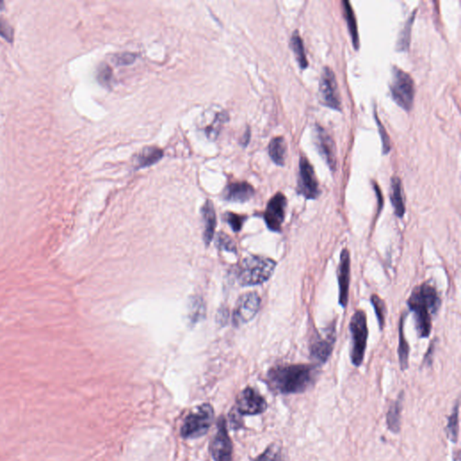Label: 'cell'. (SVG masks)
Returning <instances> with one entry per match:
<instances>
[{
  "mask_svg": "<svg viewBox=\"0 0 461 461\" xmlns=\"http://www.w3.org/2000/svg\"><path fill=\"white\" fill-rule=\"evenodd\" d=\"M0 37L4 38V39L8 41V42H13V28H11L10 23L2 19H0Z\"/></svg>",
  "mask_w": 461,
  "mask_h": 461,
  "instance_id": "1f68e13d",
  "label": "cell"
},
{
  "mask_svg": "<svg viewBox=\"0 0 461 461\" xmlns=\"http://www.w3.org/2000/svg\"><path fill=\"white\" fill-rule=\"evenodd\" d=\"M350 253L347 249L342 250L338 268L339 303L344 308L347 306L349 289H350L351 273Z\"/></svg>",
  "mask_w": 461,
  "mask_h": 461,
  "instance_id": "9a60e30c",
  "label": "cell"
},
{
  "mask_svg": "<svg viewBox=\"0 0 461 461\" xmlns=\"http://www.w3.org/2000/svg\"><path fill=\"white\" fill-rule=\"evenodd\" d=\"M277 262L262 256H249L241 262L238 280L242 286H256L268 282L273 276Z\"/></svg>",
  "mask_w": 461,
  "mask_h": 461,
  "instance_id": "3957f363",
  "label": "cell"
},
{
  "mask_svg": "<svg viewBox=\"0 0 461 461\" xmlns=\"http://www.w3.org/2000/svg\"><path fill=\"white\" fill-rule=\"evenodd\" d=\"M112 78H113V72H112L111 68L108 64H100L99 70H97V81L99 84L105 86V87H110Z\"/></svg>",
  "mask_w": 461,
  "mask_h": 461,
  "instance_id": "83f0119b",
  "label": "cell"
},
{
  "mask_svg": "<svg viewBox=\"0 0 461 461\" xmlns=\"http://www.w3.org/2000/svg\"><path fill=\"white\" fill-rule=\"evenodd\" d=\"M212 457L215 461H232L233 444L226 430L224 418L218 421L217 431L211 445Z\"/></svg>",
  "mask_w": 461,
  "mask_h": 461,
  "instance_id": "7c38bea8",
  "label": "cell"
},
{
  "mask_svg": "<svg viewBox=\"0 0 461 461\" xmlns=\"http://www.w3.org/2000/svg\"><path fill=\"white\" fill-rule=\"evenodd\" d=\"M261 306V297L255 292L242 295L236 304L233 312V324L235 326H242L252 321L258 314Z\"/></svg>",
  "mask_w": 461,
  "mask_h": 461,
  "instance_id": "30bf717a",
  "label": "cell"
},
{
  "mask_svg": "<svg viewBox=\"0 0 461 461\" xmlns=\"http://www.w3.org/2000/svg\"><path fill=\"white\" fill-rule=\"evenodd\" d=\"M253 461H286L282 446L273 443Z\"/></svg>",
  "mask_w": 461,
  "mask_h": 461,
  "instance_id": "484cf974",
  "label": "cell"
},
{
  "mask_svg": "<svg viewBox=\"0 0 461 461\" xmlns=\"http://www.w3.org/2000/svg\"><path fill=\"white\" fill-rule=\"evenodd\" d=\"M297 193L306 199H316L321 193L314 168L306 157L300 159Z\"/></svg>",
  "mask_w": 461,
  "mask_h": 461,
  "instance_id": "9c48e42d",
  "label": "cell"
},
{
  "mask_svg": "<svg viewBox=\"0 0 461 461\" xmlns=\"http://www.w3.org/2000/svg\"><path fill=\"white\" fill-rule=\"evenodd\" d=\"M321 102L328 108L342 111V101L340 97L338 85L335 73L330 68H324L319 87Z\"/></svg>",
  "mask_w": 461,
  "mask_h": 461,
  "instance_id": "ba28073f",
  "label": "cell"
},
{
  "mask_svg": "<svg viewBox=\"0 0 461 461\" xmlns=\"http://www.w3.org/2000/svg\"><path fill=\"white\" fill-rule=\"evenodd\" d=\"M318 373L314 365L277 366L268 371L267 382L276 394H301L315 385Z\"/></svg>",
  "mask_w": 461,
  "mask_h": 461,
  "instance_id": "6da1fadb",
  "label": "cell"
},
{
  "mask_svg": "<svg viewBox=\"0 0 461 461\" xmlns=\"http://www.w3.org/2000/svg\"><path fill=\"white\" fill-rule=\"evenodd\" d=\"M315 139L316 147L322 157L324 158L331 170H335L336 168V148L335 141L329 134L320 126H316L315 129Z\"/></svg>",
  "mask_w": 461,
  "mask_h": 461,
  "instance_id": "5bb4252c",
  "label": "cell"
},
{
  "mask_svg": "<svg viewBox=\"0 0 461 461\" xmlns=\"http://www.w3.org/2000/svg\"><path fill=\"white\" fill-rule=\"evenodd\" d=\"M371 303L373 304L375 312H376L378 324H380V329L382 330L384 324H385L386 319L385 303H384V301L377 295H372Z\"/></svg>",
  "mask_w": 461,
  "mask_h": 461,
  "instance_id": "4316f807",
  "label": "cell"
},
{
  "mask_svg": "<svg viewBox=\"0 0 461 461\" xmlns=\"http://www.w3.org/2000/svg\"><path fill=\"white\" fill-rule=\"evenodd\" d=\"M214 421V409L209 404L197 406L184 420L180 434L184 439H197L205 435Z\"/></svg>",
  "mask_w": 461,
  "mask_h": 461,
  "instance_id": "277c9868",
  "label": "cell"
},
{
  "mask_svg": "<svg viewBox=\"0 0 461 461\" xmlns=\"http://www.w3.org/2000/svg\"><path fill=\"white\" fill-rule=\"evenodd\" d=\"M226 220L235 232H239V230L242 229V224L244 223L245 217L240 215L228 213V214L226 215Z\"/></svg>",
  "mask_w": 461,
  "mask_h": 461,
  "instance_id": "4dcf8cb0",
  "label": "cell"
},
{
  "mask_svg": "<svg viewBox=\"0 0 461 461\" xmlns=\"http://www.w3.org/2000/svg\"><path fill=\"white\" fill-rule=\"evenodd\" d=\"M217 244L221 249L229 251V252H235V245L233 244V241L228 236L224 235V233L218 235Z\"/></svg>",
  "mask_w": 461,
  "mask_h": 461,
  "instance_id": "d6a6232c",
  "label": "cell"
},
{
  "mask_svg": "<svg viewBox=\"0 0 461 461\" xmlns=\"http://www.w3.org/2000/svg\"><path fill=\"white\" fill-rule=\"evenodd\" d=\"M409 306L415 314V327L419 337L427 338L431 331L433 315L438 311L440 300L435 286L424 283L418 286L410 295Z\"/></svg>",
  "mask_w": 461,
  "mask_h": 461,
  "instance_id": "7a4b0ae2",
  "label": "cell"
},
{
  "mask_svg": "<svg viewBox=\"0 0 461 461\" xmlns=\"http://www.w3.org/2000/svg\"><path fill=\"white\" fill-rule=\"evenodd\" d=\"M135 61V55L134 53L125 52L120 53L115 57V63L118 65L131 64Z\"/></svg>",
  "mask_w": 461,
  "mask_h": 461,
  "instance_id": "836d02e7",
  "label": "cell"
},
{
  "mask_svg": "<svg viewBox=\"0 0 461 461\" xmlns=\"http://www.w3.org/2000/svg\"><path fill=\"white\" fill-rule=\"evenodd\" d=\"M391 202L393 208L395 209V214L398 217H403L406 213V206H404L403 191H402V184L400 179L398 177L392 179L391 182Z\"/></svg>",
  "mask_w": 461,
  "mask_h": 461,
  "instance_id": "d6986e66",
  "label": "cell"
},
{
  "mask_svg": "<svg viewBox=\"0 0 461 461\" xmlns=\"http://www.w3.org/2000/svg\"><path fill=\"white\" fill-rule=\"evenodd\" d=\"M267 409L265 398L255 389L247 388L239 395L235 410L240 415H256Z\"/></svg>",
  "mask_w": 461,
  "mask_h": 461,
  "instance_id": "8fae6325",
  "label": "cell"
},
{
  "mask_svg": "<svg viewBox=\"0 0 461 461\" xmlns=\"http://www.w3.org/2000/svg\"><path fill=\"white\" fill-rule=\"evenodd\" d=\"M250 137H251V131H250V129H248L246 133H245V134L244 135V138H242V146H246L247 144H249Z\"/></svg>",
  "mask_w": 461,
  "mask_h": 461,
  "instance_id": "e575fe53",
  "label": "cell"
},
{
  "mask_svg": "<svg viewBox=\"0 0 461 461\" xmlns=\"http://www.w3.org/2000/svg\"><path fill=\"white\" fill-rule=\"evenodd\" d=\"M390 92L400 108L406 111L411 110L415 99V84L409 73L398 67L393 68Z\"/></svg>",
  "mask_w": 461,
  "mask_h": 461,
  "instance_id": "8992f818",
  "label": "cell"
},
{
  "mask_svg": "<svg viewBox=\"0 0 461 461\" xmlns=\"http://www.w3.org/2000/svg\"><path fill=\"white\" fill-rule=\"evenodd\" d=\"M291 47L293 50L295 58H297L301 69H306L308 67V61H307L306 52H304L302 38L300 37L297 31H295L293 35H292Z\"/></svg>",
  "mask_w": 461,
  "mask_h": 461,
  "instance_id": "cb8c5ba5",
  "label": "cell"
},
{
  "mask_svg": "<svg viewBox=\"0 0 461 461\" xmlns=\"http://www.w3.org/2000/svg\"><path fill=\"white\" fill-rule=\"evenodd\" d=\"M375 118H376L378 132H380L381 139H382L383 153L384 155H386V153H389L390 149H391V146H390V139L389 135L386 134V129L384 128L382 124H381L380 119H378L376 110H375Z\"/></svg>",
  "mask_w": 461,
  "mask_h": 461,
  "instance_id": "f546056e",
  "label": "cell"
},
{
  "mask_svg": "<svg viewBox=\"0 0 461 461\" xmlns=\"http://www.w3.org/2000/svg\"><path fill=\"white\" fill-rule=\"evenodd\" d=\"M336 341L335 324L326 328L322 335H316L310 344V356L318 364H324L333 353Z\"/></svg>",
  "mask_w": 461,
  "mask_h": 461,
  "instance_id": "52a82bcc",
  "label": "cell"
},
{
  "mask_svg": "<svg viewBox=\"0 0 461 461\" xmlns=\"http://www.w3.org/2000/svg\"><path fill=\"white\" fill-rule=\"evenodd\" d=\"M255 194L252 185L247 182L233 183L224 191V199L230 202L244 203L250 200Z\"/></svg>",
  "mask_w": 461,
  "mask_h": 461,
  "instance_id": "2e32d148",
  "label": "cell"
},
{
  "mask_svg": "<svg viewBox=\"0 0 461 461\" xmlns=\"http://www.w3.org/2000/svg\"><path fill=\"white\" fill-rule=\"evenodd\" d=\"M459 401L455 404L453 411H452L450 418H448V424L446 427L447 431V437L451 442L456 443L458 442V437H459Z\"/></svg>",
  "mask_w": 461,
  "mask_h": 461,
  "instance_id": "d4e9b609",
  "label": "cell"
},
{
  "mask_svg": "<svg viewBox=\"0 0 461 461\" xmlns=\"http://www.w3.org/2000/svg\"><path fill=\"white\" fill-rule=\"evenodd\" d=\"M413 19H415V14H413L412 17H410L409 22H407L406 26H404V29L400 35V38H399L398 50H402V51H403V50L409 49L411 28H412Z\"/></svg>",
  "mask_w": 461,
  "mask_h": 461,
  "instance_id": "f1b7e54d",
  "label": "cell"
},
{
  "mask_svg": "<svg viewBox=\"0 0 461 461\" xmlns=\"http://www.w3.org/2000/svg\"><path fill=\"white\" fill-rule=\"evenodd\" d=\"M3 8H4V4H3V2H0V10H3Z\"/></svg>",
  "mask_w": 461,
  "mask_h": 461,
  "instance_id": "d590c367",
  "label": "cell"
},
{
  "mask_svg": "<svg viewBox=\"0 0 461 461\" xmlns=\"http://www.w3.org/2000/svg\"><path fill=\"white\" fill-rule=\"evenodd\" d=\"M268 155L271 159L279 166L285 164L286 144L283 137L273 138L268 146Z\"/></svg>",
  "mask_w": 461,
  "mask_h": 461,
  "instance_id": "44dd1931",
  "label": "cell"
},
{
  "mask_svg": "<svg viewBox=\"0 0 461 461\" xmlns=\"http://www.w3.org/2000/svg\"><path fill=\"white\" fill-rule=\"evenodd\" d=\"M404 392L399 395L398 400L390 404L386 413V424L393 433H398L401 429V413L403 409Z\"/></svg>",
  "mask_w": 461,
  "mask_h": 461,
  "instance_id": "ac0fdd59",
  "label": "cell"
},
{
  "mask_svg": "<svg viewBox=\"0 0 461 461\" xmlns=\"http://www.w3.org/2000/svg\"><path fill=\"white\" fill-rule=\"evenodd\" d=\"M201 212H202L204 223V242L206 245H209L214 237L215 226H217V215H215L214 205L211 200H206Z\"/></svg>",
  "mask_w": 461,
  "mask_h": 461,
  "instance_id": "e0dca14e",
  "label": "cell"
},
{
  "mask_svg": "<svg viewBox=\"0 0 461 461\" xmlns=\"http://www.w3.org/2000/svg\"><path fill=\"white\" fill-rule=\"evenodd\" d=\"M164 157V150L156 146L146 147L137 159V168L152 166Z\"/></svg>",
  "mask_w": 461,
  "mask_h": 461,
  "instance_id": "ffe728a7",
  "label": "cell"
},
{
  "mask_svg": "<svg viewBox=\"0 0 461 461\" xmlns=\"http://www.w3.org/2000/svg\"><path fill=\"white\" fill-rule=\"evenodd\" d=\"M286 205L288 201L282 193H277L268 201L264 213V220L268 229L273 232H280L285 219Z\"/></svg>",
  "mask_w": 461,
  "mask_h": 461,
  "instance_id": "4fadbf2b",
  "label": "cell"
},
{
  "mask_svg": "<svg viewBox=\"0 0 461 461\" xmlns=\"http://www.w3.org/2000/svg\"><path fill=\"white\" fill-rule=\"evenodd\" d=\"M404 318L402 317L400 327H399L398 349L399 362H400L402 371H406L409 368V345L407 344L406 336H404Z\"/></svg>",
  "mask_w": 461,
  "mask_h": 461,
  "instance_id": "603a6c76",
  "label": "cell"
},
{
  "mask_svg": "<svg viewBox=\"0 0 461 461\" xmlns=\"http://www.w3.org/2000/svg\"><path fill=\"white\" fill-rule=\"evenodd\" d=\"M351 335V360L356 367H360L364 360L367 347L368 325L367 316L362 310H357L351 318L350 324Z\"/></svg>",
  "mask_w": 461,
  "mask_h": 461,
  "instance_id": "5b68a950",
  "label": "cell"
},
{
  "mask_svg": "<svg viewBox=\"0 0 461 461\" xmlns=\"http://www.w3.org/2000/svg\"><path fill=\"white\" fill-rule=\"evenodd\" d=\"M342 5H344V17L346 21H347L348 23L349 32H350L353 46L355 47L356 50H359L360 38L359 32H357L355 14H354L353 8H351L350 2L346 1V0H344V1H342Z\"/></svg>",
  "mask_w": 461,
  "mask_h": 461,
  "instance_id": "7402d4cb",
  "label": "cell"
}]
</instances>
